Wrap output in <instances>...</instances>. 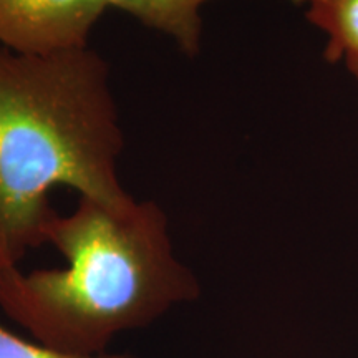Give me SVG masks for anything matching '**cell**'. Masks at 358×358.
<instances>
[{
  "label": "cell",
  "mask_w": 358,
  "mask_h": 358,
  "mask_svg": "<svg viewBox=\"0 0 358 358\" xmlns=\"http://www.w3.org/2000/svg\"><path fill=\"white\" fill-rule=\"evenodd\" d=\"M110 66L92 47L24 55L0 45V266L47 244L50 192L127 204Z\"/></svg>",
  "instance_id": "2"
},
{
  "label": "cell",
  "mask_w": 358,
  "mask_h": 358,
  "mask_svg": "<svg viewBox=\"0 0 358 358\" xmlns=\"http://www.w3.org/2000/svg\"><path fill=\"white\" fill-rule=\"evenodd\" d=\"M0 358H131L128 355H103L96 357H78L69 355V353L53 350V348L43 345V343H32L17 337L15 334L8 332L0 325Z\"/></svg>",
  "instance_id": "6"
},
{
  "label": "cell",
  "mask_w": 358,
  "mask_h": 358,
  "mask_svg": "<svg viewBox=\"0 0 358 358\" xmlns=\"http://www.w3.org/2000/svg\"><path fill=\"white\" fill-rule=\"evenodd\" d=\"M106 7L129 13L140 24L168 35L187 57L201 50L203 19L201 7L209 0H101ZM306 3V0H292Z\"/></svg>",
  "instance_id": "4"
},
{
  "label": "cell",
  "mask_w": 358,
  "mask_h": 358,
  "mask_svg": "<svg viewBox=\"0 0 358 358\" xmlns=\"http://www.w3.org/2000/svg\"><path fill=\"white\" fill-rule=\"evenodd\" d=\"M306 19L327 37L324 58L358 82V0H306Z\"/></svg>",
  "instance_id": "5"
},
{
  "label": "cell",
  "mask_w": 358,
  "mask_h": 358,
  "mask_svg": "<svg viewBox=\"0 0 358 358\" xmlns=\"http://www.w3.org/2000/svg\"><path fill=\"white\" fill-rule=\"evenodd\" d=\"M47 243L66 267L25 274L0 266V308L53 350L103 355L118 334L199 295L196 275L174 256L156 201L113 206L80 198L73 213L48 222Z\"/></svg>",
  "instance_id": "1"
},
{
  "label": "cell",
  "mask_w": 358,
  "mask_h": 358,
  "mask_svg": "<svg viewBox=\"0 0 358 358\" xmlns=\"http://www.w3.org/2000/svg\"><path fill=\"white\" fill-rule=\"evenodd\" d=\"M101 0H0V45L24 55L88 47Z\"/></svg>",
  "instance_id": "3"
}]
</instances>
